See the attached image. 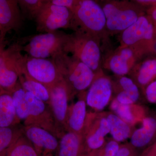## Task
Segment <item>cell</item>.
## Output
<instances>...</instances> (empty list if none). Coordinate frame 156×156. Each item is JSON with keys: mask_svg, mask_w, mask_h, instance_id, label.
<instances>
[{"mask_svg": "<svg viewBox=\"0 0 156 156\" xmlns=\"http://www.w3.org/2000/svg\"><path fill=\"white\" fill-rule=\"evenodd\" d=\"M73 13L70 29L98 37L102 45L108 42L106 32V18L101 6L97 1L75 0L70 9Z\"/></svg>", "mask_w": 156, "mask_h": 156, "instance_id": "1", "label": "cell"}, {"mask_svg": "<svg viewBox=\"0 0 156 156\" xmlns=\"http://www.w3.org/2000/svg\"><path fill=\"white\" fill-rule=\"evenodd\" d=\"M101 39L95 36L81 32L67 34L63 52L78 58L89 66L95 75L102 71Z\"/></svg>", "mask_w": 156, "mask_h": 156, "instance_id": "2", "label": "cell"}, {"mask_svg": "<svg viewBox=\"0 0 156 156\" xmlns=\"http://www.w3.org/2000/svg\"><path fill=\"white\" fill-rule=\"evenodd\" d=\"M98 3L105 14L108 37L121 33L146 14L145 9L134 1L106 0Z\"/></svg>", "mask_w": 156, "mask_h": 156, "instance_id": "3", "label": "cell"}, {"mask_svg": "<svg viewBox=\"0 0 156 156\" xmlns=\"http://www.w3.org/2000/svg\"><path fill=\"white\" fill-rule=\"evenodd\" d=\"M51 58L66 84L69 97L73 93L83 92L95 79V74L89 66L63 51Z\"/></svg>", "mask_w": 156, "mask_h": 156, "instance_id": "4", "label": "cell"}, {"mask_svg": "<svg viewBox=\"0 0 156 156\" xmlns=\"http://www.w3.org/2000/svg\"><path fill=\"white\" fill-rule=\"evenodd\" d=\"M20 42L14 43L0 54V88L11 93L19 83L25 67V56Z\"/></svg>", "mask_w": 156, "mask_h": 156, "instance_id": "5", "label": "cell"}, {"mask_svg": "<svg viewBox=\"0 0 156 156\" xmlns=\"http://www.w3.org/2000/svg\"><path fill=\"white\" fill-rule=\"evenodd\" d=\"M149 54L138 45L119 46L102 56V69L108 70L116 76H126L140 59Z\"/></svg>", "mask_w": 156, "mask_h": 156, "instance_id": "6", "label": "cell"}, {"mask_svg": "<svg viewBox=\"0 0 156 156\" xmlns=\"http://www.w3.org/2000/svg\"><path fill=\"white\" fill-rule=\"evenodd\" d=\"M67 34L60 31L45 33L30 37L22 50L30 57L48 58L63 51V46Z\"/></svg>", "mask_w": 156, "mask_h": 156, "instance_id": "7", "label": "cell"}, {"mask_svg": "<svg viewBox=\"0 0 156 156\" xmlns=\"http://www.w3.org/2000/svg\"><path fill=\"white\" fill-rule=\"evenodd\" d=\"M154 27L150 17L143 15L133 24L119 34V47L138 45L152 54Z\"/></svg>", "mask_w": 156, "mask_h": 156, "instance_id": "8", "label": "cell"}, {"mask_svg": "<svg viewBox=\"0 0 156 156\" xmlns=\"http://www.w3.org/2000/svg\"><path fill=\"white\" fill-rule=\"evenodd\" d=\"M73 13L65 7L53 5L48 0L35 20L37 31L53 32L60 29H70Z\"/></svg>", "mask_w": 156, "mask_h": 156, "instance_id": "9", "label": "cell"}, {"mask_svg": "<svg viewBox=\"0 0 156 156\" xmlns=\"http://www.w3.org/2000/svg\"><path fill=\"white\" fill-rule=\"evenodd\" d=\"M26 98L28 105L29 115L24 121V126H38L59 138L63 132L57 126L50 106L29 92H26Z\"/></svg>", "mask_w": 156, "mask_h": 156, "instance_id": "10", "label": "cell"}, {"mask_svg": "<svg viewBox=\"0 0 156 156\" xmlns=\"http://www.w3.org/2000/svg\"><path fill=\"white\" fill-rule=\"evenodd\" d=\"M25 56L26 70L29 76L50 88L63 79L52 58H35Z\"/></svg>", "mask_w": 156, "mask_h": 156, "instance_id": "11", "label": "cell"}, {"mask_svg": "<svg viewBox=\"0 0 156 156\" xmlns=\"http://www.w3.org/2000/svg\"><path fill=\"white\" fill-rule=\"evenodd\" d=\"M23 133L34 147L39 156H56L59 140L55 134L41 127L24 126Z\"/></svg>", "mask_w": 156, "mask_h": 156, "instance_id": "12", "label": "cell"}, {"mask_svg": "<svg viewBox=\"0 0 156 156\" xmlns=\"http://www.w3.org/2000/svg\"><path fill=\"white\" fill-rule=\"evenodd\" d=\"M112 93V81L102 71L95 75L89 87L86 95L87 104L95 110H102L110 101Z\"/></svg>", "mask_w": 156, "mask_h": 156, "instance_id": "13", "label": "cell"}, {"mask_svg": "<svg viewBox=\"0 0 156 156\" xmlns=\"http://www.w3.org/2000/svg\"><path fill=\"white\" fill-rule=\"evenodd\" d=\"M49 106L58 128L62 131L66 129V123L69 108V95L66 84L63 79L49 89ZM63 132V131H62Z\"/></svg>", "mask_w": 156, "mask_h": 156, "instance_id": "14", "label": "cell"}, {"mask_svg": "<svg viewBox=\"0 0 156 156\" xmlns=\"http://www.w3.org/2000/svg\"><path fill=\"white\" fill-rule=\"evenodd\" d=\"M23 20L18 0H0V33L3 39L10 31H19Z\"/></svg>", "mask_w": 156, "mask_h": 156, "instance_id": "15", "label": "cell"}, {"mask_svg": "<svg viewBox=\"0 0 156 156\" xmlns=\"http://www.w3.org/2000/svg\"><path fill=\"white\" fill-rule=\"evenodd\" d=\"M141 92L156 80V55L149 54L137 62L128 75Z\"/></svg>", "mask_w": 156, "mask_h": 156, "instance_id": "16", "label": "cell"}, {"mask_svg": "<svg viewBox=\"0 0 156 156\" xmlns=\"http://www.w3.org/2000/svg\"><path fill=\"white\" fill-rule=\"evenodd\" d=\"M156 142V113L145 116L140 128L133 132L131 143L133 147L142 148Z\"/></svg>", "mask_w": 156, "mask_h": 156, "instance_id": "17", "label": "cell"}, {"mask_svg": "<svg viewBox=\"0 0 156 156\" xmlns=\"http://www.w3.org/2000/svg\"><path fill=\"white\" fill-rule=\"evenodd\" d=\"M116 77L115 83L112 81L113 92L115 90L117 93L115 98L123 104L134 105L140 98V89L131 78L126 76Z\"/></svg>", "mask_w": 156, "mask_h": 156, "instance_id": "18", "label": "cell"}, {"mask_svg": "<svg viewBox=\"0 0 156 156\" xmlns=\"http://www.w3.org/2000/svg\"><path fill=\"white\" fill-rule=\"evenodd\" d=\"M86 97L81 98L69 108L66 130L82 136L87 120Z\"/></svg>", "mask_w": 156, "mask_h": 156, "instance_id": "19", "label": "cell"}, {"mask_svg": "<svg viewBox=\"0 0 156 156\" xmlns=\"http://www.w3.org/2000/svg\"><path fill=\"white\" fill-rule=\"evenodd\" d=\"M94 128H91L86 134L85 146L89 152L85 155L96 151L103 147L105 142V137L110 133L109 124L106 117L99 120ZM84 155V156H85Z\"/></svg>", "mask_w": 156, "mask_h": 156, "instance_id": "20", "label": "cell"}, {"mask_svg": "<svg viewBox=\"0 0 156 156\" xmlns=\"http://www.w3.org/2000/svg\"><path fill=\"white\" fill-rule=\"evenodd\" d=\"M83 138L81 135L67 131L59 137L56 156H82Z\"/></svg>", "mask_w": 156, "mask_h": 156, "instance_id": "21", "label": "cell"}, {"mask_svg": "<svg viewBox=\"0 0 156 156\" xmlns=\"http://www.w3.org/2000/svg\"><path fill=\"white\" fill-rule=\"evenodd\" d=\"M19 122L16 116L11 93L3 91L0 94V127L17 126Z\"/></svg>", "mask_w": 156, "mask_h": 156, "instance_id": "22", "label": "cell"}, {"mask_svg": "<svg viewBox=\"0 0 156 156\" xmlns=\"http://www.w3.org/2000/svg\"><path fill=\"white\" fill-rule=\"evenodd\" d=\"M19 82L21 87L26 92L31 93L49 105L50 93L49 90L44 86L28 75L25 67L19 76Z\"/></svg>", "mask_w": 156, "mask_h": 156, "instance_id": "23", "label": "cell"}, {"mask_svg": "<svg viewBox=\"0 0 156 156\" xmlns=\"http://www.w3.org/2000/svg\"><path fill=\"white\" fill-rule=\"evenodd\" d=\"M110 126V133L114 140L122 142L128 139L131 134L129 124L115 114H110L106 117Z\"/></svg>", "mask_w": 156, "mask_h": 156, "instance_id": "24", "label": "cell"}, {"mask_svg": "<svg viewBox=\"0 0 156 156\" xmlns=\"http://www.w3.org/2000/svg\"><path fill=\"white\" fill-rule=\"evenodd\" d=\"M23 134L17 126L0 127V156H5L9 149Z\"/></svg>", "mask_w": 156, "mask_h": 156, "instance_id": "25", "label": "cell"}, {"mask_svg": "<svg viewBox=\"0 0 156 156\" xmlns=\"http://www.w3.org/2000/svg\"><path fill=\"white\" fill-rule=\"evenodd\" d=\"M11 95L17 119L20 121H25L28 117V105L26 98V92L21 87L19 82L11 92Z\"/></svg>", "mask_w": 156, "mask_h": 156, "instance_id": "26", "label": "cell"}, {"mask_svg": "<svg viewBox=\"0 0 156 156\" xmlns=\"http://www.w3.org/2000/svg\"><path fill=\"white\" fill-rule=\"evenodd\" d=\"M5 156H39L31 143L23 134L12 144Z\"/></svg>", "mask_w": 156, "mask_h": 156, "instance_id": "27", "label": "cell"}, {"mask_svg": "<svg viewBox=\"0 0 156 156\" xmlns=\"http://www.w3.org/2000/svg\"><path fill=\"white\" fill-rule=\"evenodd\" d=\"M48 0H18L23 19L34 20Z\"/></svg>", "mask_w": 156, "mask_h": 156, "instance_id": "28", "label": "cell"}, {"mask_svg": "<svg viewBox=\"0 0 156 156\" xmlns=\"http://www.w3.org/2000/svg\"><path fill=\"white\" fill-rule=\"evenodd\" d=\"M133 105H126L121 104L115 98L111 104V108L117 116L128 124H131L135 122V118L132 111Z\"/></svg>", "mask_w": 156, "mask_h": 156, "instance_id": "29", "label": "cell"}, {"mask_svg": "<svg viewBox=\"0 0 156 156\" xmlns=\"http://www.w3.org/2000/svg\"><path fill=\"white\" fill-rule=\"evenodd\" d=\"M120 147L118 142L111 140L98 151L83 156H115Z\"/></svg>", "mask_w": 156, "mask_h": 156, "instance_id": "30", "label": "cell"}, {"mask_svg": "<svg viewBox=\"0 0 156 156\" xmlns=\"http://www.w3.org/2000/svg\"><path fill=\"white\" fill-rule=\"evenodd\" d=\"M143 94L147 102L156 105V80L146 87Z\"/></svg>", "mask_w": 156, "mask_h": 156, "instance_id": "31", "label": "cell"}, {"mask_svg": "<svg viewBox=\"0 0 156 156\" xmlns=\"http://www.w3.org/2000/svg\"><path fill=\"white\" fill-rule=\"evenodd\" d=\"M50 2L56 5L65 7L70 10L74 5L75 0H50Z\"/></svg>", "mask_w": 156, "mask_h": 156, "instance_id": "32", "label": "cell"}, {"mask_svg": "<svg viewBox=\"0 0 156 156\" xmlns=\"http://www.w3.org/2000/svg\"><path fill=\"white\" fill-rule=\"evenodd\" d=\"M134 1L145 10L156 5V0H136Z\"/></svg>", "mask_w": 156, "mask_h": 156, "instance_id": "33", "label": "cell"}, {"mask_svg": "<svg viewBox=\"0 0 156 156\" xmlns=\"http://www.w3.org/2000/svg\"><path fill=\"white\" fill-rule=\"evenodd\" d=\"M146 14L150 17L154 25H156V5L147 9Z\"/></svg>", "mask_w": 156, "mask_h": 156, "instance_id": "34", "label": "cell"}, {"mask_svg": "<svg viewBox=\"0 0 156 156\" xmlns=\"http://www.w3.org/2000/svg\"><path fill=\"white\" fill-rule=\"evenodd\" d=\"M115 156H133V153L131 148L127 146L120 147Z\"/></svg>", "mask_w": 156, "mask_h": 156, "instance_id": "35", "label": "cell"}, {"mask_svg": "<svg viewBox=\"0 0 156 156\" xmlns=\"http://www.w3.org/2000/svg\"><path fill=\"white\" fill-rule=\"evenodd\" d=\"M146 156H156V142L151 147V151L149 154Z\"/></svg>", "mask_w": 156, "mask_h": 156, "instance_id": "36", "label": "cell"}, {"mask_svg": "<svg viewBox=\"0 0 156 156\" xmlns=\"http://www.w3.org/2000/svg\"><path fill=\"white\" fill-rule=\"evenodd\" d=\"M152 54L156 55V36H155L154 38L153 42Z\"/></svg>", "mask_w": 156, "mask_h": 156, "instance_id": "37", "label": "cell"}, {"mask_svg": "<svg viewBox=\"0 0 156 156\" xmlns=\"http://www.w3.org/2000/svg\"><path fill=\"white\" fill-rule=\"evenodd\" d=\"M6 42L4 41L0 44V54L2 52L4 49L5 48Z\"/></svg>", "mask_w": 156, "mask_h": 156, "instance_id": "38", "label": "cell"}, {"mask_svg": "<svg viewBox=\"0 0 156 156\" xmlns=\"http://www.w3.org/2000/svg\"><path fill=\"white\" fill-rule=\"evenodd\" d=\"M5 39L2 38V35H1V34L0 33V44H1V43H2L3 41H5Z\"/></svg>", "mask_w": 156, "mask_h": 156, "instance_id": "39", "label": "cell"}, {"mask_svg": "<svg viewBox=\"0 0 156 156\" xmlns=\"http://www.w3.org/2000/svg\"><path fill=\"white\" fill-rule=\"evenodd\" d=\"M154 34H155V36H156V25L154 26Z\"/></svg>", "mask_w": 156, "mask_h": 156, "instance_id": "40", "label": "cell"}, {"mask_svg": "<svg viewBox=\"0 0 156 156\" xmlns=\"http://www.w3.org/2000/svg\"><path fill=\"white\" fill-rule=\"evenodd\" d=\"M3 91H4V90H2V89H1V88H0V94H1V93H2V92Z\"/></svg>", "mask_w": 156, "mask_h": 156, "instance_id": "41", "label": "cell"}]
</instances>
